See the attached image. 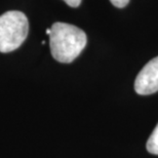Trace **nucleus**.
<instances>
[{
  "label": "nucleus",
  "mask_w": 158,
  "mask_h": 158,
  "mask_svg": "<svg viewBox=\"0 0 158 158\" xmlns=\"http://www.w3.org/2000/svg\"><path fill=\"white\" fill-rule=\"evenodd\" d=\"M147 150L151 154L158 155V123L147 141Z\"/></svg>",
  "instance_id": "obj_4"
},
{
  "label": "nucleus",
  "mask_w": 158,
  "mask_h": 158,
  "mask_svg": "<svg viewBox=\"0 0 158 158\" xmlns=\"http://www.w3.org/2000/svg\"><path fill=\"white\" fill-rule=\"evenodd\" d=\"M110 2H111L115 7L123 8L128 4L129 0H110Z\"/></svg>",
  "instance_id": "obj_5"
},
{
  "label": "nucleus",
  "mask_w": 158,
  "mask_h": 158,
  "mask_svg": "<svg viewBox=\"0 0 158 158\" xmlns=\"http://www.w3.org/2000/svg\"><path fill=\"white\" fill-rule=\"evenodd\" d=\"M64 1L67 3L69 6H71V7H78V6L80 5L82 0H64Z\"/></svg>",
  "instance_id": "obj_6"
},
{
  "label": "nucleus",
  "mask_w": 158,
  "mask_h": 158,
  "mask_svg": "<svg viewBox=\"0 0 158 158\" xmlns=\"http://www.w3.org/2000/svg\"><path fill=\"white\" fill-rule=\"evenodd\" d=\"M29 32L28 19L22 11L10 10L0 15V52L19 48Z\"/></svg>",
  "instance_id": "obj_2"
},
{
  "label": "nucleus",
  "mask_w": 158,
  "mask_h": 158,
  "mask_svg": "<svg viewBox=\"0 0 158 158\" xmlns=\"http://www.w3.org/2000/svg\"><path fill=\"white\" fill-rule=\"evenodd\" d=\"M46 34H47V35H49V34H50V29H46Z\"/></svg>",
  "instance_id": "obj_7"
},
{
  "label": "nucleus",
  "mask_w": 158,
  "mask_h": 158,
  "mask_svg": "<svg viewBox=\"0 0 158 158\" xmlns=\"http://www.w3.org/2000/svg\"><path fill=\"white\" fill-rule=\"evenodd\" d=\"M135 90L141 96L158 91V56L148 62L139 72L135 81Z\"/></svg>",
  "instance_id": "obj_3"
},
{
  "label": "nucleus",
  "mask_w": 158,
  "mask_h": 158,
  "mask_svg": "<svg viewBox=\"0 0 158 158\" xmlns=\"http://www.w3.org/2000/svg\"><path fill=\"white\" fill-rule=\"evenodd\" d=\"M86 42V34L74 25L58 22L50 28V52L60 63L73 62L84 49Z\"/></svg>",
  "instance_id": "obj_1"
}]
</instances>
